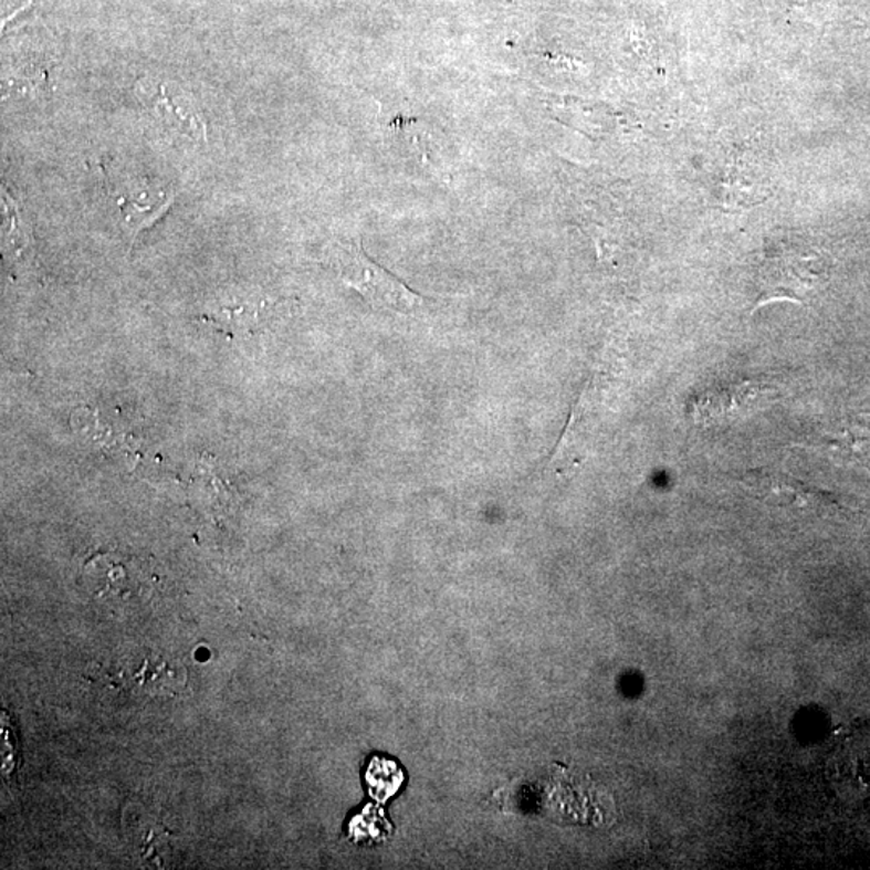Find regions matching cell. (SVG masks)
Wrapping results in <instances>:
<instances>
[{"label": "cell", "instance_id": "7a4b0ae2", "mask_svg": "<svg viewBox=\"0 0 870 870\" xmlns=\"http://www.w3.org/2000/svg\"><path fill=\"white\" fill-rule=\"evenodd\" d=\"M333 260L342 283L360 292L366 301L379 308L411 313L424 303L421 295L373 262L363 252L360 242H339L334 247Z\"/></svg>", "mask_w": 870, "mask_h": 870}, {"label": "cell", "instance_id": "5b68a950", "mask_svg": "<svg viewBox=\"0 0 870 870\" xmlns=\"http://www.w3.org/2000/svg\"><path fill=\"white\" fill-rule=\"evenodd\" d=\"M384 776H378V774L373 771L371 780L375 788H379L382 792V795H390L394 790H397V782L394 780V771L396 767L390 766V764L382 763Z\"/></svg>", "mask_w": 870, "mask_h": 870}, {"label": "cell", "instance_id": "6da1fadb", "mask_svg": "<svg viewBox=\"0 0 870 870\" xmlns=\"http://www.w3.org/2000/svg\"><path fill=\"white\" fill-rule=\"evenodd\" d=\"M827 263L820 253L795 244L767 250L757 273L755 308L774 302L805 303L822 287Z\"/></svg>", "mask_w": 870, "mask_h": 870}, {"label": "cell", "instance_id": "277c9868", "mask_svg": "<svg viewBox=\"0 0 870 870\" xmlns=\"http://www.w3.org/2000/svg\"><path fill=\"white\" fill-rule=\"evenodd\" d=\"M151 114L157 116L167 128L175 129L176 133L188 134V136L206 137V125L200 122L199 116L190 114L186 108L176 107L171 97H168L165 86H158L157 93L150 97Z\"/></svg>", "mask_w": 870, "mask_h": 870}, {"label": "cell", "instance_id": "3957f363", "mask_svg": "<svg viewBox=\"0 0 870 870\" xmlns=\"http://www.w3.org/2000/svg\"><path fill=\"white\" fill-rule=\"evenodd\" d=\"M742 484L752 495L780 509L816 511L834 505V496L829 493L817 491L794 475L777 470L748 471L743 475Z\"/></svg>", "mask_w": 870, "mask_h": 870}]
</instances>
